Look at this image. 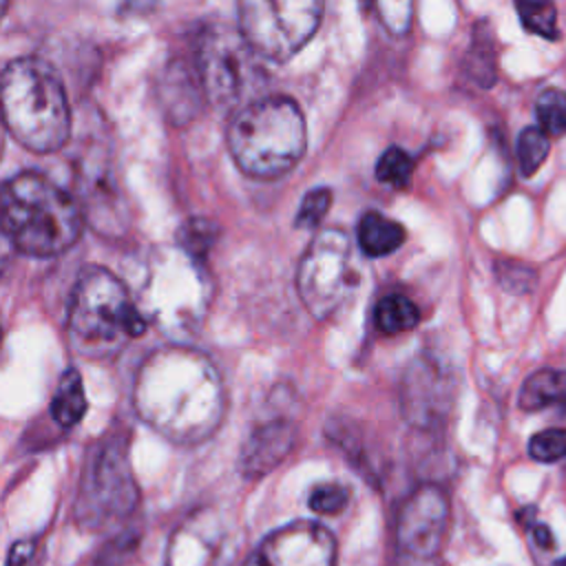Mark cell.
Returning <instances> with one entry per match:
<instances>
[{"instance_id":"4dcf8cb0","label":"cell","mask_w":566,"mask_h":566,"mask_svg":"<svg viewBox=\"0 0 566 566\" xmlns=\"http://www.w3.org/2000/svg\"><path fill=\"white\" fill-rule=\"evenodd\" d=\"M385 18V22L394 29V31H405V27L409 24V4L411 0H374Z\"/></svg>"},{"instance_id":"4fadbf2b","label":"cell","mask_w":566,"mask_h":566,"mask_svg":"<svg viewBox=\"0 0 566 566\" xmlns=\"http://www.w3.org/2000/svg\"><path fill=\"white\" fill-rule=\"evenodd\" d=\"M451 398L453 378L440 360L427 354L411 360L400 385V409L413 429H438L449 413Z\"/></svg>"},{"instance_id":"83f0119b","label":"cell","mask_w":566,"mask_h":566,"mask_svg":"<svg viewBox=\"0 0 566 566\" xmlns=\"http://www.w3.org/2000/svg\"><path fill=\"white\" fill-rule=\"evenodd\" d=\"M349 489L338 482H325L310 493V509L318 515H336L349 504Z\"/></svg>"},{"instance_id":"d4e9b609","label":"cell","mask_w":566,"mask_h":566,"mask_svg":"<svg viewBox=\"0 0 566 566\" xmlns=\"http://www.w3.org/2000/svg\"><path fill=\"white\" fill-rule=\"evenodd\" d=\"M413 172V159L398 146L387 148L376 161V179L394 188H405Z\"/></svg>"},{"instance_id":"d6986e66","label":"cell","mask_w":566,"mask_h":566,"mask_svg":"<svg viewBox=\"0 0 566 566\" xmlns=\"http://www.w3.org/2000/svg\"><path fill=\"white\" fill-rule=\"evenodd\" d=\"M86 394L82 385V376L77 369H66L53 391L51 398V416L60 427H75L86 413Z\"/></svg>"},{"instance_id":"9a60e30c","label":"cell","mask_w":566,"mask_h":566,"mask_svg":"<svg viewBox=\"0 0 566 566\" xmlns=\"http://www.w3.org/2000/svg\"><path fill=\"white\" fill-rule=\"evenodd\" d=\"M294 444H296L294 422L283 418L263 422L245 440L239 455V469L245 478L256 480L270 473L272 469H276L290 455Z\"/></svg>"},{"instance_id":"f546056e","label":"cell","mask_w":566,"mask_h":566,"mask_svg":"<svg viewBox=\"0 0 566 566\" xmlns=\"http://www.w3.org/2000/svg\"><path fill=\"white\" fill-rule=\"evenodd\" d=\"M332 206V190L329 188H314L310 190L296 212L298 228H316Z\"/></svg>"},{"instance_id":"5b68a950","label":"cell","mask_w":566,"mask_h":566,"mask_svg":"<svg viewBox=\"0 0 566 566\" xmlns=\"http://www.w3.org/2000/svg\"><path fill=\"white\" fill-rule=\"evenodd\" d=\"M228 146L239 168L252 177L287 172L305 150V122L298 106L281 95L252 99L237 111Z\"/></svg>"},{"instance_id":"30bf717a","label":"cell","mask_w":566,"mask_h":566,"mask_svg":"<svg viewBox=\"0 0 566 566\" xmlns=\"http://www.w3.org/2000/svg\"><path fill=\"white\" fill-rule=\"evenodd\" d=\"M449 497L438 484L418 486L400 506L394 531L396 566H440Z\"/></svg>"},{"instance_id":"52a82bcc","label":"cell","mask_w":566,"mask_h":566,"mask_svg":"<svg viewBox=\"0 0 566 566\" xmlns=\"http://www.w3.org/2000/svg\"><path fill=\"white\" fill-rule=\"evenodd\" d=\"M323 0H239V31L268 60H287L316 31Z\"/></svg>"},{"instance_id":"603a6c76","label":"cell","mask_w":566,"mask_h":566,"mask_svg":"<svg viewBox=\"0 0 566 566\" xmlns=\"http://www.w3.org/2000/svg\"><path fill=\"white\" fill-rule=\"evenodd\" d=\"M495 279L511 294H528L537 287V270L517 259L495 261Z\"/></svg>"},{"instance_id":"484cf974","label":"cell","mask_w":566,"mask_h":566,"mask_svg":"<svg viewBox=\"0 0 566 566\" xmlns=\"http://www.w3.org/2000/svg\"><path fill=\"white\" fill-rule=\"evenodd\" d=\"M214 237H217V228H214L212 221H208V219H190L177 232V243H179V248L188 256L199 261L212 248Z\"/></svg>"},{"instance_id":"e0dca14e","label":"cell","mask_w":566,"mask_h":566,"mask_svg":"<svg viewBox=\"0 0 566 566\" xmlns=\"http://www.w3.org/2000/svg\"><path fill=\"white\" fill-rule=\"evenodd\" d=\"M520 409L539 411L548 407L566 409V371L544 367L533 371L520 389Z\"/></svg>"},{"instance_id":"ba28073f","label":"cell","mask_w":566,"mask_h":566,"mask_svg":"<svg viewBox=\"0 0 566 566\" xmlns=\"http://www.w3.org/2000/svg\"><path fill=\"white\" fill-rule=\"evenodd\" d=\"M356 279L349 237L340 230H323L301 256L296 287L307 312L327 318L354 292Z\"/></svg>"},{"instance_id":"8992f818","label":"cell","mask_w":566,"mask_h":566,"mask_svg":"<svg viewBox=\"0 0 566 566\" xmlns=\"http://www.w3.org/2000/svg\"><path fill=\"white\" fill-rule=\"evenodd\" d=\"M139 500L128 442L124 433H106L86 453L80 491L75 497V520L84 528L97 531L106 524L126 520Z\"/></svg>"},{"instance_id":"ac0fdd59","label":"cell","mask_w":566,"mask_h":566,"mask_svg":"<svg viewBox=\"0 0 566 566\" xmlns=\"http://www.w3.org/2000/svg\"><path fill=\"white\" fill-rule=\"evenodd\" d=\"M356 237L367 256H387L405 243V228L380 212H367L358 223Z\"/></svg>"},{"instance_id":"d6a6232c","label":"cell","mask_w":566,"mask_h":566,"mask_svg":"<svg viewBox=\"0 0 566 566\" xmlns=\"http://www.w3.org/2000/svg\"><path fill=\"white\" fill-rule=\"evenodd\" d=\"M555 566H566V557H562V559H559Z\"/></svg>"},{"instance_id":"44dd1931","label":"cell","mask_w":566,"mask_h":566,"mask_svg":"<svg viewBox=\"0 0 566 566\" xmlns=\"http://www.w3.org/2000/svg\"><path fill=\"white\" fill-rule=\"evenodd\" d=\"M520 22L528 33L542 35L546 40L559 38L557 9L553 0H513Z\"/></svg>"},{"instance_id":"7c38bea8","label":"cell","mask_w":566,"mask_h":566,"mask_svg":"<svg viewBox=\"0 0 566 566\" xmlns=\"http://www.w3.org/2000/svg\"><path fill=\"white\" fill-rule=\"evenodd\" d=\"M234 553L232 524L214 509H199L175 528L166 566H232Z\"/></svg>"},{"instance_id":"9c48e42d","label":"cell","mask_w":566,"mask_h":566,"mask_svg":"<svg viewBox=\"0 0 566 566\" xmlns=\"http://www.w3.org/2000/svg\"><path fill=\"white\" fill-rule=\"evenodd\" d=\"M254 49L241 35L226 27H210L199 35L195 69L199 73L203 95L217 108H230L245 99L259 82Z\"/></svg>"},{"instance_id":"7a4b0ae2","label":"cell","mask_w":566,"mask_h":566,"mask_svg":"<svg viewBox=\"0 0 566 566\" xmlns=\"http://www.w3.org/2000/svg\"><path fill=\"white\" fill-rule=\"evenodd\" d=\"M82 228L75 199L40 172H20L2 188V230L29 256H55L69 250Z\"/></svg>"},{"instance_id":"6da1fadb","label":"cell","mask_w":566,"mask_h":566,"mask_svg":"<svg viewBox=\"0 0 566 566\" xmlns=\"http://www.w3.org/2000/svg\"><path fill=\"white\" fill-rule=\"evenodd\" d=\"M133 402L155 431L179 444L210 438L226 413V389L212 360L184 345L155 349L139 367Z\"/></svg>"},{"instance_id":"4316f807","label":"cell","mask_w":566,"mask_h":566,"mask_svg":"<svg viewBox=\"0 0 566 566\" xmlns=\"http://www.w3.org/2000/svg\"><path fill=\"white\" fill-rule=\"evenodd\" d=\"M528 453L537 462H557L566 458V429L564 427H551L537 431L528 440Z\"/></svg>"},{"instance_id":"3957f363","label":"cell","mask_w":566,"mask_h":566,"mask_svg":"<svg viewBox=\"0 0 566 566\" xmlns=\"http://www.w3.org/2000/svg\"><path fill=\"white\" fill-rule=\"evenodd\" d=\"M144 332L142 312L113 272L88 265L77 274L69 303V336L75 352L108 358Z\"/></svg>"},{"instance_id":"ffe728a7","label":"cell","mask_w":566,"mask_h":566,"mask_svg":"<svg viewBox=\"0 0 566 566\" xmlns=\"http://www.w3.org/2000/svg\"><path fill=\"white\" fill-rule=\"evenodd\" d=\"M374 321L382 334L394 336L413 329L420 323V312L418 305L405 294H387L376 303Z\"/></svg>"},{"instance_id":"7402d4cb","label":"cell","mask_w":566,"mask_h":566,"mask_svg":"<svg viewBox=\"0 0 566 566\" xmlns=\"http://www.w3.org/2000/svg\"><path fill=\"white\" fill-rule=\"evenodd\" d=\"M551 150V139L548 133L539 126H528L520 133L517 139V164L522 177H533L539 166L546 161Z\"/></svg>"},{"instance_id":"2e32d148","label":"cell","mask_w":566,"mask_h":566,"mask_svg":"<svg viewBox=\"0 0 566 566\" xmlns=\"http://www.w3.org/2000/svg\"><path fill=\"white\" fill-rule=\"evenodd\" d=\"M199 93H203V86L197 69L192 71L181 62L168 69L164 82V104L175 122H186L195 115Z\"/></svg>"},{"instance_id":"8fae6325","label":"cell","mask_w":566,"mask_h":566,"mask_svg":"<svg viewBox=\"0 0 566 566\" xmlns=\"http://www.w3.org/2000/svg\"><path fill=\"white\" fill-rule=\"evenodd\" d=\"M199 274L197 259H192L179 270V276H166V272L157 268L144 287L148 314L175 336L192 329L208 305V283H201Z\"/></svg>"},{"instance_id":"1f68e13d","label":"cell","mask_w":566,"mask_h":566,"mask_svg":"<svg viewBox=\"0 0 566 566\" xmlns=\"http://www.w3.org/2000/svg\"><path fill=\"white\" fill-rule=\"evenodd\" d=\"M533 537H535V542H537L542 548H551V546H553V533H551V528H548L546 524L535 522V524H533Z\"/></svg>"},{"instance_id":"cb8c5ba5","label":"cell","mask_w":566,"mask_h":566,"mask_svg":"<svg viewBox=\"0 0 566 566\" xmlns=\"http://www.w3.org/2000/svg\"><path fill=\"white\" fill-rule=\"evenodd\" d=\"M535 115L548 135H566V91L546 88L535 102Z\"/></svg>"},{"instance_id":"5bb4252c","label":"cell","mask_w":566,"mask_h":566,"mask_svg":"<svg viewBox=\"0 0 566 566\" xmlns=\"http://www.w3.org/2000/svg\"><path fill=\"white\" fill-rule=\"evenodd\" d=\"M245 566H336V539L316 522H292L263 537Z\"/></svg>"},{"instance_id":"277c9868","label":"cell","mask_w":566,"mask_h":566,"mask_svg":"<svg viewBox=\"0 0 566 566\" xmlns=\"http://www.w3.org/2000/svg\"><path fill=\"white\" fill-rule=\"evenodd\" d=\"M2 108L11 135L35 153H51L69 139L71 111L55 71L38 57H20L2 73Z\"/></svg>"},{"instance_id":"f1b7e54d","label":"cell","mask_w":566,"mask_h":566,"mask_svg":"<svg viewBox=\"0 0 566 566\" xmlns=\"http://www.w3.org/2000/svg\"><path fill=\"white\" fill-rule=\"evenodd\" d=\"M469 60H471L469 73L473 75V80L480 82L482 86H491V82L495 77V55H493L491 38H484V35L475 33Z\"/></svg>"}]
</instances>
